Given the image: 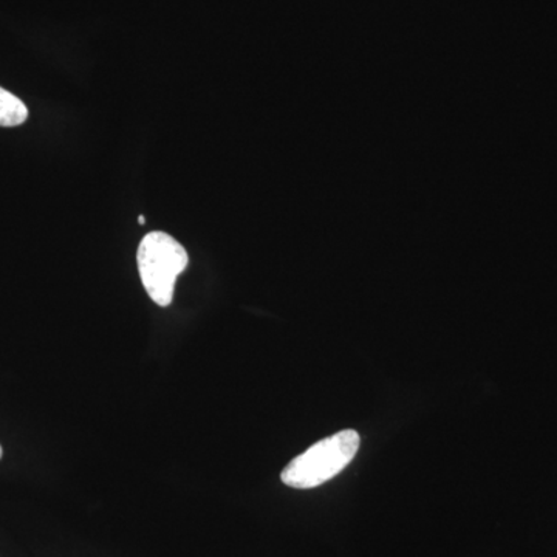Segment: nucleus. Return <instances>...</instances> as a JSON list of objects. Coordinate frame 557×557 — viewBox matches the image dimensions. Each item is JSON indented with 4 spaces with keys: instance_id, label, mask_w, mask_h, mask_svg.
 <instances>
[{
    "instance_id": "2",
    "label": "nucleus",
    "mask_w": 557,
    "mask_h": 557,
    "mask_svg": "<svg viewBox=\"0 0 557 557\" xmlns=\"http://www.w3.org/2000/svg\"><path fill=\"white\" fill-rule=\"evenodd\" d=\"M137 263L150 299L160 307L171 306L175 282L189 263L185 247L170 234L153 231L139 244Z\"/></svg>"
},
{
    "instance_id": "5",
    "label": "nucleus",
    "mask_w": 557,
    "mask_h": 557,
    "mask_svg": "<svg viewBox=\"0 0 557 557\" xmlns=\"http://www.w3.org/2000/svg\"><path fill=\"white\" fill-rule=\"evenodd\" d=\"M3 456V450H2V446H0V458H2Z\"/></svg>"
},
{
    "instance_id": "4",
    "label": "nucleus",
    "mask_w": 557,
    "mask_h": 557,
    "mask_svg": "<svg viewBox=\"0 0 557 557\" xmlns=\"http://www.w3.org/2000/svg\"><path fill=\"white\" fill-rule=\"evenodd\" d=\"M139 225H145V215H139L138 218Z\"/></svg>"
},
{
    "instance_id": "3",
    "label": "nucleus",
    "mask_w": 557,
    "mask_h": 557,
    "mask_svg": "<svg viewBox=\"0 0 557 557\" xmlns=\"http://www.w3.org/2000/svg\"><path fill=\"white\" fill-rule=\"evenodd\" d=\"M28 119V109L9 90L0 87V127H16Z\"/></svg>"
},
{
    "instance_id": "1",
    "label": "nucleus",
    "mask_w": 557,
    "mask_h": 557,
    "mask_svg": "<svg viewBox=\"0 0 557 557\" xmlns=\"http://www.w3.org/2000/svg\"><path fill=\"white\" fill-rule=\"evenodd\" d=\"M359 442L361 438L358 432L346 429L314 443L306 453L289 461L282 471V482L296 490H311L324 485L354 460Z\"/></svg>"
}]
</instances>
